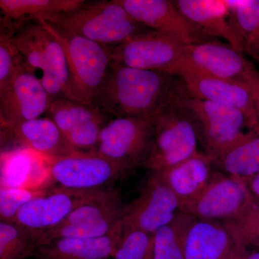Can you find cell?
Instances as JSON below:
<instances>
[{
    "label": "cell",
    "instance_id": "1",
    "mask_svg": "<svg viewBox=\"0 0 259 259\" xmlns=\"http://www.w3.org/2000/svg\"><path fill=\"white\" fill-rule=\"evenodd\" d=\"M175 75L111 64L93 102L106 115L151 119L182 85Z\"/></svg>",
    "mask_w": 259,
    "mask_h": 259
},
{
    "label": "cell",
    "instance_id": "2",
    "mask_svg": "<svg viewBox=\"0 0 259 259\" xmlns=\"http://www.w3.org/2000/svg\"><path fill=\"white\" fill-rule=\"evenodd\" d=\"M42 20L58 30L110 47L149 29L135 20L117 0L85 2L78 9Z\"/></svg>",
    "mask_w": 259,
    "mask_h": 259
},
{
    "label": "cell",
    "instance_id": "3",
    "mask_svg": "<svg viewBox=\"0 0 259 259\" xmlns=\"http://www.w3.org/2000/svg\"><path fill=\"white\" fill-rule=\"evenodd\" d=\"M38 20L64 49L74 100L93 103L111 66V47L58 30L47 22Z\"/></svg>",
    "mask_w": 259,
    "mask_h": 259
},
{
    "label": "cell",
    "instance_id": "4",
    "mask_svg": "<svg viewBox=\"0 0 259 259\" xmlns=\"http://www.w3.org/2000/svg\"><path fill=\"white\" fill-rule=\"evenodd\" d=\"M177 101L192 122L204 153L213 158L241 137L245 133L243 129L250 130L243 112L191 96L184 83Z\"/></svg>",
    "mask_w": 259,
    "mask_h": 259
},
{
    "label": "cell",
    "instance_id": "5",
    "mask_svg": "<svg viewBox=\"0 0 259 259\" xmlns=\"http://www.w3.org/2000/svg\"><path fill=\"white\" fill-rule=\"evenodd\" d=\"M182 86L171 101L151 119L155 128L154 144L145 166L152 172L176 166L199 152L195 130L177 101Z\"/></svg>",
    "mask_w": 259,
    "mask_h": 259
},
{
    "label": "cell",
    "instance_id": "6",
    "mask_svg": "<svg viewBox=\"0 0 259 259\" xmlns=\"http://www.w3.org/2000/svg\"><path fill=\"white\" fill-rule=\"evenodd\" d=\"M151 119L118 117L108 121L100 134L96 152L131 171L146 165L154 144Z\"/></svg>",
    "mask_w": 259,
    "mask_h": 259
},
{
    "label": "cell",
    "instance_id": "7",
    "mask_svg": "<svg viewBox=\"0 0 259 259\" xmlns=\"http://www.w3.org/2000/svg\"><path fill=\"white\" fill-rule=\"evenodd\" d=\"M127 171L97 152H74L51 161V185L80 192L107 190Z\"/></svg>",
    "mask_w": 259,
    "mask_h": 259
},
{
    "label": "cell",
    "instance_id": "8",
    "mask_svg": "<svg viewBox=\"0 0 259 259\" xmlns=\"http://www.w3.org/2000/svg\"><path fill=\"white\" fill-rule=\"evenodd\" d=\"M244 181L221 172H213L208 185L181 212L197 219L233 222L254 202Z\"/></svg>",
    "mask_w": 259,
    "mask_h": 259
},
{
    "label": "cell",
    "instance_id": "9",
    "mask_svg": "<svg viewBox=\"0 0 259 259\" xmlns=\"http://www.w3.org/2000/svg\"><path fill=\"white\" fill-rule=\"evenodd\" d=\"M185 45L173 37L148 29L111 47L112 64L169 74Z\"/></svg>",
    "mask_w": 259,
    "mask_h": 259
},
{
    "label": "cell",
    "instance_id": "10",
    "mask_svg": "<svg viewBox=\"0 0 259 259\" xmlns=\"http://www.w3.org/2000/svg\"><path fill=\"white\" fill-rule=\"evenodd\" d=\"M107 190L80 192L53 187L25 204L15 223L30 232L36 239L39 234L59 226L75 209Z\"/></svg>",
    "mask_w": 259,
    "mask_h": 259
},
{
    "label": "cell",
    "instance_id": "11",
    "mask_svg": "<svg viewBox=\"0 0 259 259\" xmlns=\"http://www.w3.org/2000/svg\"><path fill=\"white\" fill-rule=\"evenodd\" d=\"M181 203L177 196L152 172L142 192L134 202L125 205L122 215L124 226L154 234L170 224L180 212Z\"/></svg>",
    "mask_w": 259,
    "mask_h": 259
},
{
    "label": "cell",
    "instance_id": "12",
    "mask_svg": "<svg viewBox=\"0 0 259 259\" xmlns=\"http://www.w3.org/2000/svg\"><path fill=\"white\" fill-rule=\"evenodd\" d=\"M253 66L251 62L245 60L242 53L235 50L229 44L211 39L185 45L180 60L169 74L185 68L221 79L243 82L245 76Z\"/></svg>",
    "mask_w": 259,
    "mask_h": 259
},
{
    "label": "cell",
    "instance_id": "13",
    "mask_svg": "<svg viewBox=\"0 0 259 259\" xmlns=\"http://www.w3.org/2000/svg\"><path fill=\"white\" fill-rule=\"evenodd\" d=\"M173 75L185 83L191 96L237 109L245 114L250 130L259 128V117L249 88L241 81L215 77L185 68L175 70Z\"/></svg>",
    "mask_w": 259,
    "mask_h": 259
},
{
    "label": "cell",
    "instance_id": "14",
    "mask_svg": "<svg viewBox=\"0 0 259 259\" xmlns=\"http://www.w3.org/2000/svg\"><path fill=\"white\" fill-rule=\"evenodd\" d=\"M131 16L146 28L185 44L211 40L187 20L169 0H117Z\"/></svg>",
    "mask_w": 259,
    "mask_h": 259
},
{
    "label": "cell",
    "instance_id": "15",
    "mask_svg": "<svg viewBox=\"0 0 259 259\" xmlns=\"http://www.w3.org/2000/svg\"><path fill=\"white\" fill-rule=\"evenodd\" d=\"M51 102L40 79L28 70L21 71L11 87L0 95L2 126L9 128L25 121L39 118Z\"/></svg>",
    "mask_w": 259,
    "mask_h": 259
},
{
    "label": "cell",
    "instance_id": "16",
    "mask_svg": "<svg viewBox=\"0 0 259 259\" xmlns=\"http://www.w3.org/2000/svg\"><path fill=\"white\" fill-rule=\"evenodd\" d=\"M243 248L229 223L193 217L187 227L185 259H236Z\"/></svg>",
    "mask_w": 259,
    "mask_h": 259
},
{
    "label": "cell",
    "instance_id": "17",
    "mask_svg": "<svg viewBox=\"0 0 259 259\" xmlns=\"http://www.w3.org/2000/svg\"><path fill=\"white\" fill-rule=\"evenodd\" d=\"M175 3L181 13L206 36L224 39L243 54L241 40L226 0H177Z\"/></svg>",
    "mask_w": 259,
    "mask_h": 259
},
{
    "label": "cell",
    "instance_id": "18",
    "mask_svg": "<svg viewBox=\"0 0 259 259\" xmlns=\"http://www.w3.org/2000/svg\"><path fill=\"white\" fill-rule=\"evenodd\" d=\"M51 160L27 148L1 155V187L47 190Z\"/></svg>",
    "mask_w": 259,
    "mask_h": 259
},
{
    "label": "cell",
    "instance_id": "19",
    "mask_svg": "<svg viewBox=\"0 0 259 259\" xmlns=\"http://www.w3.org/2000/svg\"><path fill=\"white\" fill-rule=\"evenodd\" d=\"M213 165L212 156L198 152L176 166L155 173L158 174L177 196L182 208L195 199L208 185L212 177Z\"/></svg>",
    "mask_w": 259,
    "mask_h": 259
},
{
    "label": "cell",
    "instance_id": "20",
    "mask_svg": "<svg viewBox=\"0 0 259 259\" xmlns=\"http://www.w3.org/2000/svg\"><path fill=\"white\" fill-rule=\"evenodd\" d=\"M123 222L106 236L94 238H59L37 245L40 259H106L113 256L123 233Z\"/></svg>",
    "mask_w": 259,
    "mask_h": 259
},
{
    "label": "cell",
    "instance_id": "21",
    "mask_svg": "<svg viewBox=\"0 0 259 259\" xmlns=\"http://www.w3.org/2000/svg\"><path fill=\"white\" fill-rule=\"evenodd\" d=\"M8 129L24 147L51 161L75 152L69 147L60 129L49 117L25 121Z\"/></svg>",
    "mask_w": 259,
    "mask_h": 259
},
{
    "label": "cell",
    "instance_id": "22",
    "mask_svg": "<svg viewBox=\"0 0 259 259\" xmlns=\"http://www.w3.org/2000/svg\"><path fill=\"white\" fill-rule=\"evenodd\" d=\"M225 175L246 182L259 172V128L249 130L214 158Z\"/></svg>",
    "mask_w": 259,
    "mask_h": 259
},
{
    "label": "cell",
    "instance_id": "23",
    "mask_svg": "<svg viewBox=\"0 0 259 259\" xmlns=\"http://www.w3.org/2000/svg\"><path fill=\"white\" fill-rule=\"evenodd\" d=\"M83 0H0L1 25L15 26L69 13L84 4Z\"/></svg>",
    "mask_w": 259,
    "mask_h": 259
},
{
    "label": "cell",
    "instance_id": "24",
    "mask_svg": "<svg viewBox=\"0 0 259 259\" xmlns=\"http://www.w3.org/2000/svg\"><path fill=\"white\" fill-rule=\"evenodd\" d=\"M1 28L10 31L13 44L23 58L28 71L34 73L35 70L40 69L44 74L47 70L45 44L47 30L42 24L39 20H35Z\"/></svg>",
    "mask_w": 259,
    "mask_h": 259
},
{
    "label": "cell",
    "instance_id": "25",
    "mask_svg": "<svg viewBox=\"0 0 259 259\" xmlns=\"http://www.w3.org/2000/svg\"><path fill=\"white\" fill-rule=\"evenodd\" d=\"M45 28L47 70L42 74L40 81L50 95L51 101L60 97L75 100L70 88L69 66L64 49L46 27Z\"/></svg>",
    "mask_w": 259,
    "mask_h": 259
},
{
    "label": "cell",
    "instance_id": "26",
    "mask_svg": "<svg viewBox=\"0 0 259 259\" xmlns=\"http://www.w3.org/2000/svg\"><path fill=\"white\" fill-rule=\"evenodd\" d=\"M243 53L259 63V0H226Z\"/></svg>",
    "mask_w": 259,
    "mask_h": 259
},
{
    "label": "cell",
    "instance_id": "27",
    "mask_svg": "<svg viewBox=\"0 0 259 259\" xmlns=\"http://www.w3.org/2000/svg\"><path fill=\"white\" fill-rule=\"evenodd\" d=\"M47 112L49 118L55 122L64 137L89 121L105 114L93 103L64 97L52 100Z\"/></svg>",
    "mask_w": 259,
    "mask_h": 259
},
{
    "label": "cell",
    "instance_id": "28",
    "mask_svg": "<svg viewBox=\"0 0 259 259\" xmlns=\"http://www.w3.org/2000/svg\"><path fill=\"white\" fill-rule=\"evenodd\" d=\"M192 216L180 212L153 234V259H185V237Z\"/></svg>",
    "mask_w": 259,
    "mask_h": 259
},
{
    "label": "cell",
    "instance_id": "29",
    "mask_svg": "<svg viewBox=\"0 0 259 259\" xmlns=\"http://www.w3.org/2000/svg\"><path fill=\"white\" fill-rule=\"evenodd\" d=\"M122 222V215H118L93 222L60 225L37 236V246L59 238H94L105 236Z\"/></svg>",
    "mask_w": 259,
    "mask_h": 259
},
{
    "label": "cell",
    "instance_id": "30",
    "mask_svg": "<svg viewBox=\"0 0 259 259\" xmlns=\"http://www.w3.org/2000/svg\"><path fill=\"white\" fill-rule=\"evenodd\" d=\"M125 207L118 192L108 189L96 198L75 209L61 225L93 222L113 216L123 215Z\"/></svg>",
    "mask_w": 259,
    "mask_h": 259
},
{
    "label": "cell",
    "instance_id": "31",
    "mask_svg": "<svg viewBox=\"0 0 259 259\" xmlns=\"http://www.w3.org/2000/svg\"><path fill=\"white\" fill-rule=\"evenodd\" d=\"M37 248L35 237L15 223H0V259H24Z\"/></svg>",
    "mask_w": 259,
    "mask_h": 259
},
{
    "label": "cell",
    "instance_id": "32",
    "mask_svg": "<svg viewBox=\"0 0 259 259\" xmlns=\"http://www.w3.org/2000/svg\"><path fill=\"white\" fill-rule=\"evenodd\" d=\"M28 70L23 59L15 48L11 34L1 28L0 32V95L11 87L15 78Z\"/></svg>",
    "mask_w": 259,
    "mask_h": 259
},
{
    "label": "cell",
    "instance_id": "33",
    "mask_svg": "<svg viewBox=\"0 0 259 259\" xmlns=\"http://www.w3.org/2000/svg\"><path fill=\"white\" fill-rule=\"evenodd\" d=\"M112 258L153 259V234L124 226L122 238Z\"/></svg>",
    "mask_w": 259,
    "mask_h": 259
},
{
    "label": "cell",
    "instance_id": "34",
    "mask_svg": "<svg viewBox=\"0 0 259 259\" xmlns=\"http://www.w3.org/2000/svg\"><path fill=\"white\" fill-rule=\"evenodd\" d=\"M107 122V115L102 114L65 136L66 142L75 152H96L100 134Z\"/></svg>",
    "mask_w": 259,
    "mask_h": 259
},
{
    "label": "cell",
    "instance_id": "35",
    "mask_svg": "<svg viewBox=\"0 0 259 259\" xmlns=\"http://www.w3.org/2000/svg\"><path fill=\"white\" fill-rule=\"evenodd\" d=\"M47 190H26V189L1 187L0 189L1 222L15 223L20 209L32 199L45 194Z\"/></svg>",
    "mask_w": 259,
    "mask_h": 259
},
{
    "label": "cell",
    "instance_id": "36",
    "mask_svg": "<svg viewBox=\"0 0 259 259\" xmlns=\"http://www.w3.org/2000/svg\"><path fill=\"white\" fill-rule=\"evenodd\" d=\"M231 225L241 244L246 248L259 249V202L254 201L241 218Z\"/></svg>",
    "mask_w": 259,
    "mask_h": 259
},
{
    "label": "cell",
    "instance_id": "37",
    "mask_svg": "<svg viewBox=\"0 0 259 259\" xmlns=\"http://www.w3.org/2000/svg\"><path fill=\"white\" fill-rule=\"evenodd\" d=\"M243 82L249 88L254 101L255 109L259 117V71L254 66L245 76Z\"/></svg>",
    "mask_w": 259,
    "mask_h": 259
},
{
    "label": "cell",
    "instance_id": "38",
    "mask_svg": "<svg viewBox=\"0 0 259 259\" xmlns=\"http://www.w3.org/2000/svg\"><path fill=\"white\" fill-rule=\"evenodd\" d=\"M253 199L259 202V172L245 182Z\"/></svg>",
    "mask_w": 259,
    "mask_h": 259
},
{
    "label": "cell",
    "instance_id": "39",
    "mask_svg": "<svg viewBox=\"0 0 259 259\" xmlns=\"http://www.w3.org/2000/svg\"><path fill=\"white\" fill-rule=\"evenodd\" d=\"M236 259H259V249L245 247L238 253Z\"/></svg>",
    "mask_w": 259,
    "mask_h": 259
}]
</instances>
